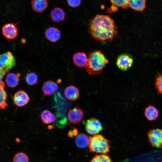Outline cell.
<instances>
[{
    "instance_id": "obj_1",
    "label": "cell",
    "mask_w": 162,
    "mask_h": 162,
    "mask_svg": "<svg viewBox=\"0 0 162 162\" xmlns=\"http://www.w3.org/2000/svg\"><path fill=\"white\" fill-rule=\"evenodd\" d=\"M88 31L96 40L101 42L111 41L117 34V28L112 19L109 16L97 15L91 20Z\"/></svg>"
},
{
    "instance_id": "obj_2",
    "label": "cell",
    "mask_w": 162,
    "mask_h": 162,
    "mask_svg": "<svg viewBox=\"0 0 162 162\" xmlns=\"http://www.w3.org/2000/svg\"><path fill=\"white\" fill-rule=\"evenodd\" d=\"M108 60L100 50H94L89 52L86 69L90 75L97 74L101 73Z\"/></svg>"
},
{
    "instance_id": "obj_3",
    "label": "cell",
    "mask_w": 162,
    "mask_h": 162,
    "mask_svg": "<svg viewBox=\"0 0 162 162\" xmlns=\"http://www.w3.org/2000/svg\"><path fill=\"white\" fill-rule=\"evenodd\" d=\"M110 141L100 134L89 137L88 148L90 152L99 154H107L110 151Z\"/></svg>"
},
{
    "instance_id": "obj_4",
    "label": "cell",
    "mask_w": 162,
    "mask_h": 162,
    "mask_svg": "<svg viewBox=\"0 0 162 162\" xmlns=\"http://www.w3.org/2000/svg\"><path fill=\"white\" fill-rule=\"evenodd\" d=\"M149 143L153 147L161 148L162 146V129H155L148 134Z\"/></svg>"
},
{
    "instance_id": "obj_5",
    "label": "cell",
    "mask_w": 162,
    "mask_h": 162,
    "mask_svg": "<svg viewBox=\"0 0 162 162\" xmlns=\"http://www.w3.org/2000/svg\"><path fill=\"white\" fill-rule=\"evenodd\" d=\"M15 64V58L10 52H7L0 55V68L8 72Z\"/></svg>"
},
{
    "instance_id": "obj_6",
    "label": "cell",
    "mask_w": 162,
    "mask_h": 162,
    "mask_svg": "<svg viewBox=\"0 0 162 162\" xmlns=\"http://www.w3.org/2000/svg\"><path fill=\"white\" fill-rule=\"evenodd\" d=\"M133 62V58L131 55L127 53H124L118 56L116 64L120 70L126 71L131 67Z\"/></svg>"
},
{
    "instance_id": "obj_7",
    "label": "cell",
    "mask_w": 162,
    "mask_h": 162,
    "mask_svg": "<svg viewBox=\"0 0 162 162\" xmlns=\"http://www.w3.org/2000/svg\"><path fill=\"white\" fill-rule=\"evenodd\" d=\"M85 128L87 133L93 135L98 133L103 129L101 122L95 118L87 120L86 122Z\"/></svg>"
},
{
    "instance_id": "obj_8",
    "label": "cell",
    "mask_w": 162,
    "mask_h": 162,
    "mask_svg": "<svg viewBox=\"0 0 162 162\" xmlns=\"http://www.w3.org/2000/svg\"><path fill=\"white\" fill-rule=\"evenodd\" d=\"M19 23H6L3 26L2 31L3 35L8 39H13L16 38L18 35L16 25Z\"/></svg>"
},
{
    "instance_id": "obj_9",
    "label": "cell",
    "mask_w": 162,
    "mask_h": 162,
    "mask_svg": "<svg viewBox=\"0 0 162 162\" xmlns=\"http://www.w3.org/2000/svg\"><path fill=\"white\" fill-rule=\"evenodd\" d=\"M68 116L70 122L76 124L80 123L83 117V112L80 108L75 107L69 111Z\"/></svg>"
},
{
    "instance_id": "obj_10",
    "label": "cell",
    "mask_w": 162,
    "mask_h": 162,
    "mask_svg": "<svg viewBox=\"0 0 162 162\" xmlns=\"http://www.w3.org/2000/svg\"><path fill=\"white\" fill-rule=\"evenodd\" d=\"M29 100L28 94L23 91H18L14 95V103L16 105L19 106H22L26 105Z\"/></svg>"
},
{
    "instance_id": "obj_11",
    "label": "cell",
    "mask_w": 162,
    "mask_h": 162,
    "mask_svg": "<svg viewBox=\"0 0 162 162\" xmlns=\"http://www.w3.org/2000/svg\"><path fill=\"white\" fill-rule=\"evenodd\" d=\"M45 34L46 38L52 42L58 40L61 37L60 31L55 27H50L47 28L45 32Z\"/></svg>"
},
{
    "instance_id": "obj_12",
    "label": "cell",
    "mask_w": 162,
    "mask_h": 162,
    "mask_svg": "<svg viewBox=\"0 0 162 162\" xmlns=\"http://www.w3.org/2000/svg\"><path fill=\"white\" fill-rule=\"evenodd\" d=\"M58 87V86L56 82L49 80L44 83L42 90L44 95H49L55 93L57 91Z\"/></svg>"
},
{
    "instance_id": "obj_13",
    "label": "cell",
    "mask_w": 162,
    "mask_h": 162,
    "mask_svg": "<svg viewBox=\"0 0 162 162\" xmlns=\"http://www.w3.org/2000/svg\"><path fill=\"white\" fill-rule=\"evenodd\" d=\"M88 56L86 54L83 52H78L73 56V60L74 64L78 67L82 68L86 64Z\"/></svg>"
},
{
    "instance_id": "obj_14",
    "label": "cell",
    "mask_w": 162,
    "mask_h": 162,
    "mask_svg": "<svg viewBox=\"0 0 162 162\" xmlns=\"http://www.w3.org/2000/svg\"><path fill=\"white\" fill-rule=\"evenodd\" d=\"M50 16L53 21L55 22H59L64 20L65 14L62 8L57 7L52 10L50 13Z\"/></svg>"
},
{
    "instance_id": "obj_15",
    "label": "cell",
    "mask_w": 162,
    "mask_h": 162,
    "mask_svg": "<svg viewBox=\"0 0 162 162\" xmlns=\"http://www.w3.org/2000/svg\"><path fill=\"white\" fill-rule=\"evenodd\" d=\"M64 94L67 99L71 101H74L78 99L80 92L77 87L71 86H69L65 88Z\"/></svg>"
},
{
    "instance_id": "obj_16",
    "label": "cell",
    "mask_w": 162,
    "mask_h": 162,
    "mask_svg": "<svg viewBox=\"0 0 162 162\" xmlns=\"http://www.w3.org/2000/svg\"><path fill=\"white\" fill-rule=\"evenodd\" d=\"M31 4L33 10L38 13L44 12L48 5L47 0H32Z\"/></svg>"
},
{
    "instance_id": "obj_17",
    "label": "cell",
    "mask_w": 162,
    "mask_h": 162,
    "mask_svg": "<svg viewBox=\"0 0 162 162\" xmlns=\"http://www.w3.org/2000/svg\"><path fill=\"white\" fill-rule=\"evenodd\" d=\"M146 0H128L129 7L132 9L143 12L146 7Z\"/></svg>"
},
{
    "instance_id": "obj_18",
    "label": "cell",
    "mask_w": 162,
    "mask_h": 162,
    "mask_svg": "<svg viewBox=\"0 0 162 162\" xmlns=\"http://www.w3.org/2000/svg\"><path fill=\"white\" fill-rule=\"evenodd\" d=\"M20 74L18 73L8 74L6 77V82L7 86L10 87H14L18 84Z\"/></svg>"
},
{
    "instance_id": "obj_19",
    "label": "cell",
    "mask_w": 162,
    "mask_h": 162,
    "mask_svg": "<svg viewBox=\"0 0 162 162\" xmlns=\"http://www.w3.org/2000/svg\"><path fill=\"white\" fill-rule=\"evenodd\" d=\"M89 137L86 134L80 133L77 135L75 140L76 145L80 148H84L88 146Z\"/></svg>"
},
{
    "instance_id": "obj_20",
    "label": "cell",
    "mask_w": 162,
    "mask_h": 162,
    "mask_svg": "<svg viewBox=\"0 0 162 162\" xmlns=\"http://www.w3.org/2000/svg\"><path fill=\"white\" fill-rule=\"evenodd\" d=\"M41 118L43 123L46 124L54 122L56 120V116L50 111L46 110L41 113Z\"/></svg>"
},
{
    "instance_id": "obj_21",
    "label": "cell",
    "mask_w": 162,
    "mask_h": 162,
    "mask_svg": "<svg viewBox=\"0 0 162 162\" xmlns=\"http://www.w3.org/2000/svg\"><path fill=\"white\" fill-rule=\"evenodd\" d=\"M158 109L152 106L147 107L145 110V116L148 120L150 121L156 119L158 116Z\"/></svg>"
},
{
    "instance_id": "obj_22",
    "label": "cell",
    "mask_w": 162,
    "mask_h": 162,
    "mask_svg": "<svg viewBox=\"0 0 162 162\" xmlns=\"http://www.w3.org/2000/svg\"><path fill=\"white\" fill-rule=\"evenodd\" d=\"M90 162H112V160L106 154H100L94 157Z\"/></svg>"
},
{
    "instance_id": "obj_23",
    "label": "cell",
    "mask_w": 162,
    "mask_h": 162,
    "mask_svg": "<svg viewBox=\"0 0 162 162\" xmlns=\"http://www.w3.org/2000/svg\"><path fill=\"white\" fill-rule=\"evenodd\" d=\"M4 86V85L0 86V108L2 109L4 108L7 106L6 102L7 94Z\"/></svg>"
},
{
    "instance_id": "obj_24",
    "label": "cell",
    "mask_w": 162,
    "mask_h": 162,
    "mask_svg": "<svg viewBox=\"0 0 162 162\" xmlns=\"http://www.w3.org/2000/svg\"><path fill=\"white\" fill-rule=\"evenodd\" d=\"M26 80L27 84L32 86L36 84L38 82V77L34 72H31L27 74Z\"/></svg>"
},
{
    "instance_id": "obj_25",
    "label": "cell",
    "mask_w": 162,
    "mask_h": 162,
    "mask_svg": "<svg viewBox=\"0 0 162 162\" xmlns=\"http://www.w3.org/2000/svg\"><path fill=\"white\" fill-rule=\"evenodd\" d=\"M13 162H29L28 156L23 152H19L14 156Z\"/></svg>"
},
{
    "instance_id": "obj_26",
    "label": "cell",
    "mask_w": 162,
    "mask_h": 162,
    "mask_svg": "<svg viewBox=\"0 0 162 162\" xmlns=\"http://www.w3.org/2000/svg\"><path fill=\"white\" fill-rule=\"evenodd\" d=\"M110 1L112 5L117 7L126 9L129 7L128 0H110Z\"/></svg>"
},
{
    "instance_id": "obj_27",
    "label": "cell",
    "mask_w": 162,
    "mask_h": 162,
    "mask_svg": "<svg viewBox=\"0 0 162 162\" xmlns=\"http://www.w3.org/2000/svg\"><path fill=\"white\" fill-rule=\"evenodd\" d=\"M155 86L158 91L162 94V73L158 74L156 76Z\"/></svg>"
},
{
    "instance_id": "obj_28",
    "label": "cell",
    "mask_w": 162,
    "mask_h": 162,
    "mask_svg": "<svg viewBox=\"0 0 162 162\" xmlns=\"http://www.w3.org/2000/svg\"><path fill=\"white\" fill-rule=\"evenodd\" d=\"M81 0H67L68 4L72 8L79 7L81 4Z\"/></svg>"
},
{
    "instance_id": "obj_29",
    "label": "cell",
    "mask_w": 162,
    "mask_h": 162,
    "mask_svg": "<svg viewBox=\"0 0 162 162\" xmlns=\"http://www.w3.org/2000/svg\"><path fill=\"white\" fill-rule=\"evenodd\" d=\"M8 71L0 67V86L4 85V83L2 81V79Z\"/></svg>"
},
{
    "instance_id": "obj_30",
    "label": "cell",
    "mask_w": 162,
    "mask_h": 162,
    "mask_svg": "<svg viewBox=\"0 0 162 162\" xmlns=\"http://www.w3.org/2000/svg\"><path fill=\"white\" fill-rule=\"evenodd\" d=\"M78 131L76 128H74L72 130H70L68 133V136L69 137H72L77 135Z\"/></svg>"
}]
</instances>
